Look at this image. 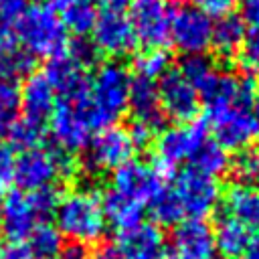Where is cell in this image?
<instances>
[{"label": "cell", "mask_w": 259, "mask_h": 259, "mask_svg": "<svg viewBox=\"0 0 259 259\" xmlns=\"http://www.w3.org/2000/svg\"><path fill=\"white\" fill-rule=\"evenodd\" d=\"M247 30H245V24L239 16H225V18H219L217 24H212V47L229 57V55H237L239 47L243 45V38H245Z\"/></svg>", "instance_id": "obj_25"}, {"label": "cell", "mask_w": 259, "mask_h": 259, "mask_svg": "<svg viewBox=\"0 0 259 259\" xmlns=\"http://www.w3.org/2000/svg\"><path fill=\"white\" fill-rule=\"evenodd\" d=\"M134 67L140 79L156 81V79H162L170 71V55L162 47L142 49L134 59Z\"/></svg>", "instance_id": "obj_28"}, {"label": "cell", "mask_w": 259, "mask_h": 259, "mask_svg": "<svg viewBox=\"0 0 259 259\" xmlns=\"http://www.w3.org/2000/svg\"><path fill=\"white\" fill-rule=\"evenodd\" d=\"M24 10H26L24 0H0V38L10 36V30L16 26Z\"/></svg>", "instance_id": "obj_35"}, {"label": "cell", "mask_w": 259, "mask_h": 259, "mask_svg": "<svg viewBox=\"0 0 259 259\" xmlns=\"http://www.w3.org/2000/svg\"><path fill=\"white\" fill-rule=\"evenodd\" d=\"M212 237H214L217 255H221L225 259H237L243 253V249L247 247L251 233H249V227L245 223L227 214L217 223Z\"/></svg>", "instance_id": "obj_21"}, {"label": "cell", "mask_w": 259, "mask_h": 259, "mask_svg": "<svg viewBox=\"0 0 259 259\" xmlns=\"http://www.w3.org/2000/svg\"><path fill=\"white\" fill-rule=\"evenodd\" d=\"M243 24H249L253 30H259V0H241V16Z\"/></svg>", "instance_id": "obj_38"}, {"label": "cell", "mask_w": 259, "mask_h": 259, "mask_svg": "<svg viewBox=\"0 0 259 259\" xmlns=\"http://www.w3.org/2000/svg\"><path fill=\"white\" fill-rule=\"evenodd\" d=\"M14 166H16L14 150L0 140V192L14 182Z\"/></svg>", "instance_id": "obj_36"}, {"label": "cell", "mask_w": 259, "mask_h": 259, "mask_svg": "<svg viewBox=\"0 0 259 259\" xmlns=\"http://www.w3.org/2000/svg\"><path fill=\"white\" fill-rule=\"evenodd\" d=\"M8 132V146L12 150H32V148H40V142L45 138V127L38 121L32 119H14L12 125L6 130Z\"/></svg>", "instance_id": "obj_29"}, {"label": "cell", "mask_w": 259, "mask_h": 259, "mask_svg": "<svg viewBox=\"0 0 259 259\" xmlns=\"http://www.w3.org/2000/svg\"><path fill=\"white\" fill-rule=\"evenodd\" d=\"M174 259H217L212 229L204 221H184L172 233Z\"/></svg>", "instance_id": "obj_17"}, {"label": "cell", "mask_w": 259, "mask_h": 259, "mask_svg": "<svg viewBox=\"0 0 259 259\" xmlns=\"http://www.w3.org/2000/svg\"><path fill=\"white\" fill-rule=\"evenodd\" d=\"M158 97H160V105H162L164 115H168L180 123L192 121L196 111H198V105H200L198 91L180 73V69H170L160 79Z\"/></svg>", "instance_id": "obj_14"}, {"label": "cell", "mask_w": 259, "mask_h": 259, "mask_svg": "<svg viewBox=\"0 0 259 259\" xmlns=\"http://www.w3.org/2000/svg\"><path fill=\"white\" fill-rule=\"evenodd\" d=\"M0 132H2V130H0Z\"/></svg>", "instance_id": "obj_47"}, {"label": "cell", "mask_w": 259, "mask_h": 259, "mask_svg": "<svg viewBox=\"0 0 259 259\" xmlns=\"http://www.w3.org/2000/svg\"><path fill=\"white\" fill-rule=\"evenodd\" d=\"M174 12L172 0H132L127 20L136 40L146 49L164 47L170 40Z\"/></svg>", "instance_id": "obj_9"}, {"label": "cell", "mask_w": 259, "mask_h": 259, "mask_svg": "<svg viewBox=\"0 0 259 259\" xmlns=\"http://www.w3.org/2000/svg\"><path fill=\"white\" fill-rule=\"evenodd\" d=\"M26 241H28L26 251L32 257H38V259H53V257L61 255V251H63L61 233L57 231L55 225L45 223V221L34 227V231L28 235Z\"/></svg>", "instance_id": "obj_26"}, {"label": "cell", "mask_w": 259, "mask_h": 259, "mask_svg": "<svg viewBox=\"0 0 259 259\" xmlns=\"http://www.w3.org/2000/svg\"><path fill=\"white\" fill-rule=\"evenodd\" d=\"M113 253L117 259H160L164 253V235L158 225L140 223L119 231Z\"/></svg>", "instance_id": "obj_16"}, {"label": "cell", "mask_w": 259, "mask_h": 259, "mask_svg": "<svg viewBox=\"0 0 259 259\" xmlns=\"http://www.w3.org/2000/svg\"><path fill=\"white\" fill-rule=\"evenodd\" d=\"M255 85L251 79L217 71L200 89L198 97L204 101L208 121L214 132V142L225 150H243L259 134L255 115Z\"/></svg>", "instance_id": "obj_1"}, {"label": "cell", "mask_w": 259, "mask_h": 259, "mask_svg": "<svg viewBox=\"0 0 259 259\" xmlns=\"http://www.w3.org/2000/svg\"><path fill=\"white\" fill-rule=\"evenodd\" d=\"M59 194L53 188L38 192L10 190L0 200V227L12 243L26 241L45 217L55 212Z\"/></svg>", "instance_id": "obj_4"}, {"label": "cell", "mask_w": 259, "mask_h": 259, "mask_svg": "<svg viewBox=\"0 0 259 259\" xmlns=\"http://www.w3.org/2000/svg\"><path fill=\"white\" fill-rule=\"evenodd\" d=\"M57 231L75 245L99 243L107 231L103 200L95 190L75 188L63 194L55 208Z\"/></svg>", "instance_id": "obj_2"}, {"label": "cell", "mask_w": 259, "mask_h": 259, "mask_svg": "<svg viewBox=\"0 0 259 259\" xmlns=\"http://www.w3.org/2000/svg\"><path fill=\"white\" fill-rule=\"evenodd\" d=\"M91 47L107 57H123L136 47L132 24L123 12L105 10L97 14L91 28Z\"/></svg>", "instance_id": "obj_15"}, {"label": "cell", "mask_w": 259, "mask_h": 259, "mask_svg": "<svg viewBox=\"0 0 259 259\" xmlns=\"http://www.w3.org/2000/svg\"><path fill=\"white\" fill-rule=\"evenodd\" d=\"M18 101L26 119L42 123L45 119H49V115L55 109L57 93L49 83V79L45 77V73H30L26 75L18 91Z\"/></svg>", "instance_id": "obj_18"}, {"label": "cell", "mask_w": 259, "mask_h": 259, "mask_svg": "<svg viewBox=\"0 0 259 259\" xmlns=\"http://www.w3.org/2000/svg\"><path fill=\"white\" fill-rule=\"evenodd\" d=\"M53 10L67 30L79 36L91 32L97 20V8L93 0H53Z\"/></svg>", "instance_id": "obj_22"}, {"label": "cell", "mask_w": 259, "mask_h": 259, "mask_svg": "<svg viewBox=\"0 0 259 259\" xmlns=\"http://www.w3.org/2000/svg\"><path fill=\"white\" fill-rule=\"evenodd\" d=\"M229 170L233 178L243 186H259V148L247 146L239 150V154L231 160Z\"/></svg>", "instance_id": "obj_30"}, {"label": "cell", "mask_w": 259, "mask_h": 259, "mask_svg": "<svg viewBox=\"0 0 259 259\" xmlns=\"http://www.w3.org/2000/svg\"><path fill=\"white\" fill-rule=\"evenodd\" d=\"M4 251H6V247H4L2 241H0V259H4Z\"/></svg>", "instance_id": "obj_45"}, {"label": "cell", "mask_w": 259, "mask_h": 259, "mask_svg": "<svg viewBox=\"0 0 259 259\" xmlns=\"http://www.w3.org/2000/svg\"><path fill=\"white\" fill-rule=\"evenodd\" d=\"M190 162H192V168H194L196 172L206 174V176H210V178L221 176L225 170H229V164H231L227 150H225L221 144L212 142V140H206V142L198 148V152L192 156Z\"/></svg>", "instance_id": "obj_27"}, {"label": "cell", "mask_w": 259, "mask_h": 259, "mask_svg": "<svg viewBox=\"0 0 259 259\" xmlns=\"http://www.w3.org/2000/svg\"><path fill=\"white\" fill-rule=\"evenodd\" d=\"M127 109L132 111L136 123L154 132L166 117L162 111V105H160L156 81H148V79H140V77L136 81H132Z\"/></svg>", "instance_id": "obj_20"}, {"label": "cell", "mask_w": 259, "mask_h": 259, "mask_svg": "<svg viewBox=\"0 0 259 259\" xmlns=\"http://www.w3.org/2000/svg\"><path fill=\"white\" fill-rule=\"evenodd\" d=\"M150 208H152L154 219H156L160 225H176V223H180V221L184 219L182 208H180V204H178V200H176L172 188H168V186L152 200Z\"/></svg>", "instance_id": "obj_31"}, {"label": "cell", "mask_w": 259, "mask_h": 259, "mask_svg": "<svg viewBox=\"0 0 259 259\" xmlns=\"http://www.w3.org/2000/svg\"><path fill=\"white\" fill-rule=\"evenodd\" d=\"M132 91V77L117 61L101 63L87 81V103L95 130L113 125L125 111Z\"/></svg>", "instance_id": "obj_3"}, {"label": "cell", "mask_w": 259, "mask_h": 259, "mask_svg": "<svg viewBox=\"0 0 259 259\" xmlns=\"http://www.w3.org/2000/svg\"><path fill=\"white\" fill-rule=\"evenodd\" d=\"M206 142V123L204 121H184L164 130L156 140V160L166 174L182 162L192 160L198 148Z\"/></svg>", "instance_id": "obj_10"}, {"label": "cell", "mask_w": 259, "mask_h": 259, "mask_svg": "<svg viewBox=\"0 0 259 259\" xmlns=\"http://www.w3.org/2000/svg\"><path fill=\"white\" fill-rule=\"evenodd\" d=\"M172 192L182 208V214L190 221H202L217 208L221 200V186L217 178L200 174L194 168H188L176 176Z\"/></svg>", "instance_id": "obj_11"}, {"label": "cell", "mask_w": 259, "mask_h": 259, "mask_svg": "<svg viewBox=\"0 0 259 259\" xmlns=\"http://www.w3.org/2000/svg\"><path fill=\"white\" fill-rule=\"evenodd\" d=\"M45 77L53 85L55 93H59L61 97L75 95V93H81V91L87 89L85 63H81L79 59H75L69 51H65L63 55H57V57L49 59Z\"/></svg>", "instance_id": "obj_19"}, {"label": "cell", "mask_w": 259, "mask_h": 259, "mask_svg": "<svg viewBox=\"0 0 259 259\" xmlns=\"http://www.w3.org/2000/svg\"><path fill=\"white\" fill-rule=\"evenodd\" d=\"M18 109H20V101H18L16 85L8 79H0V130L2 132H6L12 125Z\"/></svg>", "instance_id": "obj_33"}, {"label": "cell", "mask_w": 259, "mask_h": 259, "mask_svg": "<svg viewBox=\"0 0 259 259\" xmlns=\"http://www.w3.org/2000/svg\"><path fill=\"white\" fill-rule=\"evenodd\" d=\"M164 188H166V172L160 166H156L154 162L144 164L132 160L113 172L107 194L144 210V206H150L152 200Z\"/></svg>", "instance_id": "obj_7"}, {"label": "cell", "mask_w": 259, "mask_h": 259, "mask_svg": "<svg viewBox=\"0 0 259 259\" xmlns=\"http://www.w3.org/2000/svg\"><path fill=\"white\" fill-rule=\"evenodd\" d=\"M253 107H255V115H257V121H259V89L255 91V103H253Z\"/></svg>", "instance_id": "obj_43"}, {"label": "cell", "mask_w": 259, "mask_h": 259, "mask_svg": "<svg viewBox=\"0 0 259 259\" xmlns=\"http://www.w3.org/2000/svg\"><path fill=\"white\" fill-rule=\"evenodd\" d=\"M138 146L130 130L119 125H107L95 134L87 144V166L95 172H115L132 162Z\"/></svg>", "instance_id": "obj_12"}, {"label": "cell", "mask_w": 259, "mask_h": 259, "mask_svg": "<svg viewBox=\"0 0 259 259\" xmlns=\"http://www.w3.org/2000/svg\"><path fill=\"white\" fill-rule=\"evenodd\" d=\"M170 40L186 57L204 55L212 42V18L194 6H182L174 12Z\"/></svg>", "instance_id": "obj_13"}, {"label": "cell", "mask_w": 259, "mask_h": 259, "mask_svg": "<svg viewBox=\"0 0 259 259\" xmlns=\"http://www.w3.org/2000/svg\"><path fill=\"white\" fill-rule=\"evenodd\" d=\"M28 259H38V257H32V255H28Z\"/></svg>", "instance_id": "obj_46"}, {"label": "cell", "mask_w": 259, "mask_h": 259, "mask_svg": "<svg viewBox=\"0 0 259 259\" xmlns=\"http://www.w3.org/2000/svg\"><path fill=\"white\" fill-rule=\"evenodd\" d=\"M237 57H239L241 67L247 73L251 75L259 73V30H251L245 34L243 45L237 51Z\"/></svg>", "instance_id": "obj_34"}, {"label": "cell", "mask_w": 259, "mask_h": 259, "mask_svg": "<svg viewBox=\"0 0 259 259\" xmlns=\"http://www.w3.org/2000/svg\"><path fill=\"white\" fill-rule=\"evenodd\" d=\"M93 130L95 125L87 103V89L75 95L61 97L55 103L53 113L49 115V134L65 154L87 148Z\"/></svg>", "instance_id": "obj_6"}, {"label": "cell", "mask_w": 259, "mask_h": 259, "mask_svg": "<svg viewBox=\"0 0 259 259\" xmlns=\"http://www.w3.org/2000/svg\"><path fill=\"white\" fill-rule=\"evenodd\" d=\"M103 6H105V10H115V12H121L125 6H130V2L132 0H99Z\"/></svg>", "instance_id": "obj_41"}, {"label": "cell", "mask_w": 259, "mask_h": 259, "mask_svg": "<svg viewBox=\"0 0 259 259\" xmlns=\"http://www.w3.org/2000/svg\"><path fill=\"white\" fill-rule=\"evenodd\" d=\"M18 45L34 59H53L63 55L69 47L67 28L51 6L34 4L28 6L16 22Z\"/></svg>", "instance_id": "obj_5"}, {"label": "cell", "mask_w": 259, "mask_h": 259, "mask_svg": "<svg viewBox=\"0 0 259 259\" xmlns=\"http://www.w3.org/2000/svg\"><path fill=\"white\" fill-rule=\"evenodd\" d=\"M180 73L194 85V89L198 91L214 73L217 69L212 67V63L204 57V55H192V57H184L182 65H180Z\"/></svg>", "instance_id": "obj_32"}, {"label": "cell", "mask_w": 259, "mask_h": 259, "mask_svg": "<svg viewBox=\"0 0 259 259\" xmlns=\"http://www.w3.org/2000/svg\"><path fill=\"white\" fill-rule=\"evenodd\" d=\"M237 259H259V235H255V237L249 239L247 247L243 249V253Z\"/></svg>", "instance_id": "obj_39"}, {"label": "cell", "mask_w": 259, "mask_h": 259, "mask_svg": "<svg viewBox=\"0 0 259 259\" xmlns=\"http://www.w3.org/2000/svg\"><path fill=\"white\" fill-rule=\"evenodd\" d=\"M95 259H117V257H115L113 249H103V251H99V253L95 255Z\"/></svg>", "instance_id": "obj_42"}, {"label": "cell", "mask_w": 259, "mask_h": 259, "mask_svg": "<svg viewBox=\"0 0 259 259\" xmlns=\"http://www.w3.org/2000/svg\"><path fill=\"white\" fill-rule=\"evenodd\" d=\"M34 59L12 36L0 38V75L8 81L26 77L32 73Z\"/></svg>", "instance_id": "obj_24"}, {"label": "cell", "mask_w": 259, "mask_h": 259, "mask_svg": "<svg viewBox=\"0 0 259 259\" xmlns=\"http://www.w3.org/2000/svg\"><path fill=\"white\" fill-rule=\"evenodd\" d=\"M229 217L249 225H257L259 223V190L253 186H243L237 184L227 192L225 198Z\"/></svg>", "instance_id": "obj_23"}, {"label": "cell", "mask_w": 259, "mask_h": 259, "mask_svg": "<svg viewBox=\"0 0 259 259\" xmlns=\"http://www.w3.org/2000/svg\"><path fill=\"white\" fill-rule=\"evenodd\" d=\"M61 257H63V259H85V257H87V253H85V247L71 243V245L63 247Z\"/></svg>", "instance_id": "obj_40"}, {"label": "cell", "mask_w": 259, "mask_h": 259, "mask_svg": "<svg viewBox=\"0 0 259 259\" xmlns=\"http://www.w3.org/2000/svg\"><path fill=\"white\" fill-rule=\"evenodd\" d=\"M239 0H194V8L204 12L208 18H225L233 14Z\"/></svg>", "instance_id": "obj_37"}, {"label": "cell", "mask_w": 259, "mask_h": 259, "mask_svg": "<svg viewBox=\"0 0 259 259\" xmlns=\"http://www.w3.org/2000/svg\"><path fill=\"white\" fill-rule=\"evenodd\" d=\"M160 259H174V255H172V253H170L168 249H164V253L160 255Z\"/></svg>", "instance_id": "obj_44"}, {"label": "cell", "mask_w": 259, "mask_h": 259, "mask_svg": "<svg viewBox=\"0 0 259 259\" xmlns=\"http://www.w3.org/2000/svg\"><path fill=\"white\" fill-rule=\"evenodd\" d=\"M73 170V160L65 152L47 148H32L16 158L14 182L24 192H38L53 188L59 178H67Z\"/></svg>", "instance_id": "obj_8"}]
</instances>
